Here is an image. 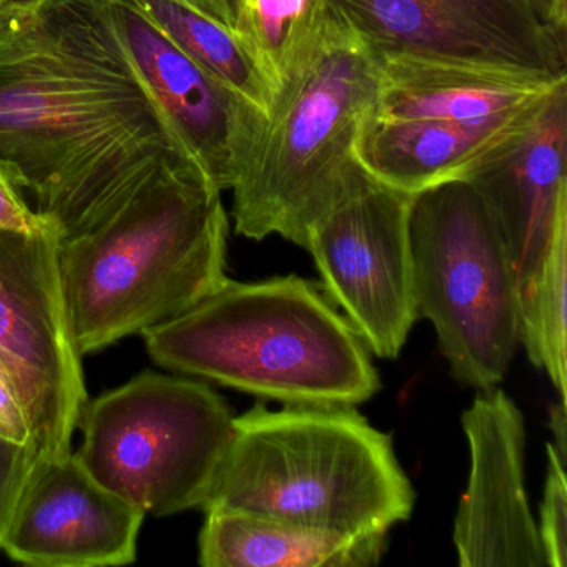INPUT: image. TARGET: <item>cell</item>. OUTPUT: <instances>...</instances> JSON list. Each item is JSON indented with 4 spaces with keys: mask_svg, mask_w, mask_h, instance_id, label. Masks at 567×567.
<instances>
[{
    "mask_svg": "<svg viewBox=\"0 0 567 567\" xmlns=\"http://www.w3.org/2000/svg\"><path fill=\"white\" fill-rule=\"evenodd\" d=\"M198 560L205 567H371L388 534L310 529L231 509L205 511Z\"/></svg>",
    "mask_w": 567,
    "mask_h": 567,
    "instance_id": "obj_17",
    "label": "cell"
},
{
    "mask_svg": "<svg viewBox=\"0 0 567 567\" xmlns=\"http://www.w3.org/2000/svg\"><path fill=\"white\" fill-rule=\"evenodd\" d=\"M380 69L373 115L381 121H494L533 107L567 79L404 61Z\"/></svg>",
    "mask_w": 567,
    "mask_h": 567,
    "instance_id": "obj_15",
    "label": "cell"
},
{
    "mask_svg": "<svg viewBox=\"0 0 567 567\" xmlns=\"http://www.w3.org/2000/svg\"><path fill=\"white\" fill-rule=\"evenodd\" d=\"M97 2L188 161L217 190H231L267 115L198 68L128 0Z\"/></svg>",
    "mask_w": 567,
    "mask_h": 567,
    "instance_id": "obj_11",
    "label": "cell"
},
{
    "mask_svg": "<svg viewBox=\"0 0 567 567\" xmlns=\"http://www.w3.org/2000/svg\"><path fill=\"white\" fill-rule=\"evenodd\" d=\"M540 544L546 554L547 567H566L567 564V483L566 457L547 444V476L540 504Z\"/></svg>",
    "mask_w": 567,
    "mask_h": 567,
    "instance_id": "obj_21",
    "label": "cell"
},
{
    "mask_svg": "<svg viewBox=\"0 0 567 567\" xmlns=\"http://www.w3.org/2000/svg\"><path fill=\"white\" fill-rule=\"evenodd\" d=\"M184 2L234 31L237 0H184Z\"/></svg>",
    "mask_w": 567,
    "mask_h": 567,
    "instance_id": "obj_26",
    "label": "cell"
},
{
    "mask_svg": "<svg viewBox=\"0 0 567 567\" xmlns=\"http://www.w3.org/2000/svg\"><path fill=\"white\" fill-rule=\"evenodd\" d=\"M334 22L324 0H237L234 31L280 94L311 61Z\"/></svg>",
    "mask_w": 567,
    "mask_h": 567,
    "instance_id": "obj_19",
    "label": "cell"
},
{
    "mask_svg": "<svg viewBox=\"0 0 567 567\" xmlns=\"http://www.w3.org/2000/svg\"><path fill=\"white\" fill-rule=\"evenodd\" d=\"M144 517L95 480L78 453L39 456L2 550L29 566H125L137 559Z\"/></svg>",
    "mask_w": 567,
    "mask_h": 567,
    "instance_id": "obj_14",
    "label": "cell"
},
{
    "mask_svg": "<svg viewBox=\"0 0 567 567\" xmlns=\"http://www.w3.org/2000/svg\"><path fill=\"white\" fill-rule=\"evenodd\" d=\"M78 456L145 514L204 509L234 437L230 408L207 384L144 371L89 401Z\"/></svg>",
    "mask_w": 567,
    "mask_h": 567,
    "instance_id": "obj_7",
    "label": "cell"
},
{
    "mask_svg": "<svg viewBox=\"0 0 567 567\" xmlns=\"http://www.w3.org/2000/svg\"><path fill=\"white\" fill-rule=\"evenodd\" d=\"M162 34L167 35L198 68L225 87L270 115L278 97L268 78L237 32L202 14L184 0H128Z\"/></svg>",
    "mask_w": 567,
    "mask_h": 567,
    "instance_id": "obj_18",
    "label": "cell"
},
{
    "mask_svg": "<svg viewBox=\"0 0 567 567\" xmlns=\"http://www.w3.org/2000/svg\"><path fill=\"white\" fill-rule=\"evenodd\" d=\"M550 427L554 433V444L557 453L566 457V400H559V404L550 410Z\"/></svg>",
    "mask_w": 567,
    "mask_h": 567,
    "instance_id": "obj_27",
    "label": "cell"
},
{
    "mask_svg": "<svg viewBox=\"0 0 567 567\" xmlns=\"http://www.w3.org/2000/svg\"><path fill=\"white\" fill-rule=\"evenodd\" d=\"M9 0H0V9L4 8L8 4Z\"/></svg>",
    "mask_w": 567,
    "mask_h": 567,
    "instance_id": "obj_28",
    "label": "cell"
},
{
    "mask_svg": "<svg viewBox=\"0 0 567 567\" xmlns=\"http://www.w3.org/2000/svg\"><path fill=\"white\" fill-rule=\"evenodd\" d=\"M38 457L34 444H19L0 436V550Z\"/></svg>",
    "mask_w": 567,
    "mask_h": 567,
    "instance_id": "obj_22",
    "label": "cell"
},
{
    "mask_svg": "<svg viewBox=\"0 0 567 567\" xmlns=\"http://www.w3.org/2000/svg\"><path fill=\"white\" fill-rule=\"evenodd\" d=\"M414 491L393 441L353 406L257 404L234 437L204 511L231 509L310 529L388 534Z\"/></svg>",
    "mask_w": 567,
    "mask_h": 567,
    "instance_id": "obj_4",
    "label": "cell"
},
{
    "mask_svg": "<svg viewBox=\"0 0 567 567\" xmlns=\"http://www.w3.org/2000/svg\"><path fill=\"white\" fill-rule=\"evenodd\" d=\"M0 436L19 444H34L24 401L2 357H0Z\"/></svg>",
    "mask_w": 567,
    "mask_h": 567,
    "instance_id": "obj_24",
    "label": "cell"
},
{
    "mask_svg": "<svg viewBox=\"0 0 567 567\" xmlns=\"http://www.w3.org/2000/svg\"><path fill=\"white\" fill-rule=\"evenodd\" d=\"M184 162L97 0L0 9V165L59 237Z\"/></svg>",
    "mask_w": 567,
    "mask_h": 567,
    "instance_id": "obj_1",
    "label": "cell"
},
{
    "mask_svg": "<svg viewBox=\"0 0 567 567\" xmlns=\"http://www.w3.org/2000/svg\"><path fill=\"white\" fill-rule=\"evenodd\" d=\"M0 357L24 401L39 456L71 453L89 404L59 267V231H0Z\"/></svg>",
    "mask_w": 567,
    "mask_h": 567,
    "instance_id": "obj_8",
    "label": "cell"
},
{
    "mask_svg": "<svg viewBox=\"0 0 567 567\" xmlns=\"http://www.w3.org/2000/svg\"><path fill=\"white\" fill-rule=\"evenodd\" d=\"M168 370L285 404L357 406L380 390L367 343L303 278L224 285L142 333Z\"/></svg>",
    "mask_w": 567,
    "mask_h": 567,
    "instance_id": "obj_3",
    "label": "cell"
},
{
    "mask_svg": "<svg viewBox=\"0 0 567 567\" xmlns=\"http://www.w3.org/2000/svg\"><path fill=\"white\" fill-rule=\"evenodd\" d=\"M417 318L433 323L451 374L477 391L499 386L520 344V291L486 204L463 178L411 195Z\"/></svg>",
    "mask_w": 567,
    "mask_h": 567,
    "instance_id": "obj_6",
    "label": "cell"
},
{
    "mask_svg": "<svg viewBox=\"0 0 567 567\" xmlns=\"http://www.w3.org/2000/svg\"><path fill=\"white\" fill-rule=\"evenodd\" d=\"M411 195L371 175L307 234L324 295L377 357L396 358L417 318L410 247Z\"/></svg>",
    "mask_w": 567,
    "mask_h": 567,
    "instance_id": "obj_10",
    "label": "cell"
},
{
    "mask_svg": "<svg viewBox=\"0 0 567 567\" xmlns=\"http://www.w3.org/2000/svg\"><path fill=\"white\" fill-rule=\"evenodd\" d=\"M470 480L454 520L461 567H547L526 489V424L499 386L477 391L461 417Z\"/></svg>",
    "mask_w": 567,
    "mask_h": 567,
    "instance_id": "obj_13",
    "label": "cell"
},
{
    "mask_svg": "<svg viewBox=\"0 0 567 567\" xmlns=\"http://www.w3.org/2000/svg\"><path fill=\"white\" fill-rule=\"evenodd\" d=\"M378 59L334 22L311 61L281 87L234 192L235 230L303 248L311 225L368 172L358 137L380 92Z\"/></svg>",
    "mask_w": 567,
    "mask_h": 567,
    "instance_id": "obj_5",
    "label": "cell"
},
{
    "mask_svg": "<svg viewBox=\"0 0 567 567\" xmlns=\"http://www.w3.org/2000/svg\"><path fill=\"white\" fill-rule=\"evenodd\" d=\"M537 16L560 41L566 42L567 0H530Z\"/></svg>",
    "mask_w": 567,
    "mask_h": 567,
    "instance_id": "obj_25",
    "label": "cell"
},
{
    "mask_svg": "<svg viewBox=\"0 0 567 567\" xmlns=\"http://www.w3.org/2000/svg\"><path fill=\"white\" fill-rule=\"evenodd\" d=\"M540 102L507 117L477 124L381 121L371 114L358 137L357 157L374 181L414 195L460 178L471 165L526 125Z\"/></svg>",
    "mask_w": 567,
    "mask_h": 567,
    "instance_id": "obj_16",
    "label": "cell"
},
{
    "mask_svg": "<svg viewBox=\"0 0 567 567\" xmlns=\"http://www.w3.org/2000/svg\"><path fill=\"white\" fill-rule=\"evenodd\" d=\"M567 79L526 125L471 165L460 178L493 215L526 307L547 255L567 231ZM523 317V315H520Z\"/></svg>",
    "mask_w": 567,
    "mask_h": 567,
    "instance_id": "obj_12",
    "label": "cell"
},
{
    "mask_svg": "<svg viewBox=\"0 0 567 567\" xmlns=\"http://www.w3.org/2000/svg\"><path fill=\"white\" fill-rule=\"evenodd\" d=\"M567 231L554 241L520 317V344L566 400Z\"/></svg>",
    "mask_w": 567,
    "mask_h": 567,
    "instance_id": "obj_20",
    "label": "cell"
},
{
    "mask_svg": "<svg viewBox=\"0 0 567 567\" xmlns=\"http://www.w3.org/2000/svg\"><path fill=\"white\" fill-rule=\"evenodd\" d=\"M221 192L190 162L151 181L59 237V267L82 357L142 334L227 280Z\"/></svg>",
    "mask_w": 567,
    "mask_h": 567,
    "instance_id": "obj_2",
    "label": "cell"
},
{
    "mask_svg": "<svg viewBox=\"0 0 567 567\" xmlns=\"http://www.w3.org/2000/svg\"><path fill=\"white\" fill-rule=\"evenodd\" d=\"M378 62L470 65L566 78V42L530 0H324Z\"/></svg>",
    "mask_w": 567,
    "mask_h": 567,
    "instance_id": "obj_9",
    "label": "cell"
},
{
    "mask_svg": "<svg viewBox=\"0 0 567 567\" xmlns=\"http://www.w3.org/2000/svg\"><path fill=\"white\" fill-rule=\"evenodd\" d=\"M49 225H52L51 221L29 207L24 192L11 181L6 168L0 165V231L38 234Z\"/></svg>",
    "mask_w": 567,
    "mask_h": 567,
    "instance_id": "obj_23",
    "label": "cell"
}]
</instances>
